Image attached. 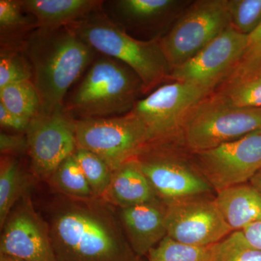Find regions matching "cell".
Returning a JSON list of instances; mask_svg holds the SVG:
<instances>
[{"mask_svg": "<svg viewBox=\"0 0 261 261\" xmlns=\"http://www.w3.org/2000/svg\"><path fill=\"white\" fill-rule=\"evenodd\" d=\"M166 226L168 238L197 247L213 246L233 231L206 196L166 205Z\"/></svg>", "mask_w": 261, "mask_h": 261, "instance_id": "cell-13", "label": "cell"}, {"mask_svg": "<svg viewBox=\"0 0 261 261\" xmlns=\"http://www.w3.org/2000/svg\"><path fill=\"white\" fill-rule=\"evenodd\" d=\"M32 70L21 48L1 47L0 89L18 82L32 81Z\"/></svg>", "mask_w": 261, "mask_h": 261, "instance_id": "cell-28", "label": "cell"}, {"mask_svg": "<svg viewBox=\"0 0 261 261\" xmlns=\"http://www.w3.org/2000/svg\"><path fill=\"white\" fill-rule=\"evenodd\" d=\"M27 178L18 160L2 155L0 164V226H4L13 207L27 194Z\"/></svg>", "mask_w": 261, "mask_h": 261, "instance_id": "cell-21", "label": "cell"}, {"mask_svg": "<svg viewBox=\"0 0 261 261\" xmlns=\"http://www.w3.org/2000/svg\"><path fill=\"white\" fill-rule=\"evenodd\" d=\"M247 36L230 25L186 63L171 70L170 80L193 84L212 92L236 68Z\"/></svg>", "mask_w": 261, "mask_h": 261, "instance_id": "cell-12", "label": "cell"}, {"mask_svg": "<svg viewBox=\"0 0 261 261\" xmlns=\"http://www.w3.org/2000/svg\"><path fill=\"white\" fill-rule=\"evenodd\" d=\"M158 198L145 175L135 161H130L113 171L112 180L102 199L121 209Z\"/></svg>", "mask_w": 261, "mask_h": 261, "instance_id": "cell-17", "label": "cell"}, {"mask_svg": "<svg viewBox=\"0 0 261 261\" xmlns=\"http://www.w3.org/2000/svg\"><path fill=\"white\" fill-rule=\"evenodd\" d=\"M36 29L35 19L23 11L20 0H0L1 47L21 48Z\"/></svg>", "mask_w": 261, "mask_h": 261, "instance_id": "cell-20", "label": "cell"}, {"mask_svg": "<svg viewBox=\"0 0 261 261\" xmlns=\"http://www.w3.org/2000/svg\"><path fill=\"white\" fill-rule=\"evenodd\" d=\"M100 198H62L48 223L58 261H142L119 217Z\"/></svg>", "mask_w": 261, "mask_h": 261, "instance_id": "cell-1", "label": "cell"}, {"mask_svg": "<svg viewBox=\"0 0 261 261\" xmlns=\"http://www.w3.org/2000/svg\"><path fill=\"white\" fill-rule=\"evenodd\" d=\"M178 2L174 0H116L104 2L102 10L123 30L147 28L169 14Z\"/></svg>", "mask_w": 261, "mask_h": 261, "instance_id": "cell-19", "label": "cell"}, {"mask_svg": "<svg viewBox=\"0 0 261 261\" xmlns=\"http://www.w3.org/2000/svg\"><path fill=\"white\" fill-rule=\"evenodd\" d=\"M68 27L97 53L129 67L142 81L145 94L170 80L171 68L160 45V38L137 39L111 20L102 9Z\"/></svg>", "mask_w": 261, "mask_h": 261, "instance_id": "cell-4", "label": "cell"}, {"mask_svg": "<svg viewBox=\"0 0 261 261\" xmlns=\"http://www.w3.org/2000/svg\"><path fill=\"white\" fill-rule=\"evenodd\" d=\"M212 92L186 82L171 81L136 103L130 112L144 123L152 142L172 140L192 108Z\"/></svg>", "mask_w": 261, "mask_h": 261, "instance_id": "cell-9", "label": "cell"}, {"mask_svg": "<svg viewBox=\"0 0 261 261\" xmlns=\"http://www.w3.org/2000/svg\"><path fill=\"white\" fill-rule=\"evenodd\" d=\"M213 261H261V250L252 246L242 231H233L213 246Z\"/></svg>", "mask_w": 261, "mask_h": 261, "instance_id": "cell-26", "label": "cell"}, {"mask_svg": "<svg viewBox=\"0 0 261 261\" xmlns=\"http://www.w3.org/2000/svg\"><path fill=\"white\" fill-rule=\"evenodd\" d=\"M144 93L142 81L129 67L110 57L95 58L65 98L73 120L111 118L129 113Z\"/></svg>", "mask_w": 261, "mask_h": 261, "instance_id": "cell-3", "label": "cell"}, {"mask_svg": "<svg viewBox=\"0 0 261 261\" xmlns=\"http://www.w3.org/2000/svg\"><path fill=\"white\" fill-rule=\"evenodd\" d=\"M29 123L30 122L25 121L10 112L2 103H0V125L2 128L15 132V133L25 134Z\"/></svg>", "mask_w": 261, "mask_h": 261, "instance_id": "cell-32", "label": "cell"}, {"mask_svg": "<svg viewBox=\"0 0 261 261\" xmlns=\"http://www.w3.org/2000/svg\"><path fill=\"white\" fill-rule=\"evenodd\" d=\"M28 143L25 134L0 133V152L2 155L13 156L27 152Z\"/></svg>", "mask_w": 261, "mask_h": 261, "instance_id": "cell-31", "label": "cell"}, {"mask_svg": "<svg viewBox=\"0 0 261 261\" xmlns=\"http://www.w3.org/2000/svg\"><path fill=\"white\" fill-rule=\"evenodd\" d=\"M21 49L32 68V82L46 112L63 106L70 89L97 53L68 27L34 29L23 41Z\"/></svg>", "mask_w": 261, "mask_h": 261, "instance_id": "cell-2", "label": "cell"}, {"mask_svg": "<svg viewBox=\"0 0 261 261\" xmlns=\"http://www.w3.org/2000/svg\"><path fill=\"white\" fill-rule=\"evenodd\" d=\"M1 229L0 254L25 261H58L49 225L27 194L13 207Z\"/></svg>", "mask_w": 261, "mask_h": 261, "instance_id": "cell-14", "label": "cell"}, {"mask_svg": "<svg viewBox=\"0 0 261 261\" xmlns=\"http://www.w3.org/2000/svg\"><path fill=\"white\" fill-rule=\"evenodd\" d=\"M261 73V23L247 35L246 47L236 68L224 86L238 83Z\"/></svg>", "mask_w": 261, "mask_h": 261, "instance_id": "cell-27", "label": "cell"}, {"mask_svg": "<svg viewBox=\"0 0 261 261\" xmlns=\"http://www.w3.org/2000/svg\"><path fill=\"white\" fill-rule=\"evenodd\" d=\"M213 246H192L166 236L150 250L147 261H213Z\"/></svg>", "mask_w": 261, "mask_h": 261, "instance_id": "cell-24", "label": "cell"}, {"mask_svg": "<svg viewBox=\"0 0 261 261\" xmlns=\"http://www.w3.org/2000/svg\"><path fill=\"white\" fill-rule=\"evenodd\" d=\"M99 0H21L22 8L35 19L37 28L69 27L102 9Z\"/></svg>", "mask_w": 261, "mask_h": 261, "instance_id": "cell-16", "label": "cell"}, {"mask_svg": "<svg viewBox=\"0 0 261 261\" xmlns=\"http://www.w3.org/2000/svg\"><path fill=\"white\" fill-rule=\"evenodd\" d=\"M218 93L235 106L261 108V73L243 82L223 86Z\"/></svg>", "mask_w": 261, "mask_h": 261, "instance_id": "cell-30", "label": "cell"}, {"mask_svg": "<svg viewBox=\"0 0 261 261\" xmlns=\"http://www.w3.org/2000/svg\"><path fill=\"white\" fill-rule=\"evenodd\" d=\"M74 125L78 147L97 154L113 171L132 161L152 142L144 123L132 112L111 118L74 120Z\"/></svg>", "mask_w": 261, "mask_h": 261, "instance_id": "cell-6", "label": "cell"}, {"mask_svg": "<svg viewBox=\"0 0 261 261\" xmlns=\"http://www.w3.org/2000/svg\"><path fill=\"white\" fill-rule=\"evenodd\" d=\"M132 161L166 205L214 190L197 168L173 150L168 141L149 142Z\"/></svg>", "mask_w": 261, "mask_h": 261, "instance_id": "cell-7", "label": "cell"}, {"mask_svg": "<svg viewBox=\"0 0 261 261\" xmlns=\"http://www.w3.org/2000/svg\"><path fill=\"white\" fill-rule=\"evenodd\" d=\"M261 129V108L235 106L211 94L192 108L182 123L184 143L194 154L238 140Z\"/></svg>", "mask_w": 261, "mask_h": 261, "instance_id": "cell-5", "label": "cell"}, {"mask_svg": "<svg viewBox=\"0 0 261 261\" xmlns=\"http://www.w3.org/2000/svg\"><path fill=\"white\" fill-rule=\"evenodd\" d=\"M248 243L261 250V220L242 230Z\"/></svg>", "mask_w": 261, "mask_h": 261, "instance_id": "cell-33", "label": "cell"}, {"mask_svg": "<svg viewBox=\"0 0 261 261\" xmlns=\"http://www.w3.org/2000/svg\"><path fill=\"white\" fill-rule=\"evenodd\" d=\"M73 156L80 165L94 197L102 199L112 180L113 171L97 154L78 147Z\"/></svg>", "mask_w": 261, "mask_h": 261, "instance_id": "cell-25", "label": "cell"}, {"mask_svg": "<svg viewBox=\"0 0 261 261\" xmlns=\"http://www.w3.org/2000/svg\"><path fill=\"white\" fill-rule=\"evenodd\" d=\"M230 25L249 35L261 23V0H228Z\"/></svg>", "mask_w": 261, "mask_h": 261, "instance_id": "cell-29", "label": "cell"}, {"mask_svg": "<svg viewBox=\"0 0 261 261\" xmlns=\"http://www.w3.org/2000/svg\"><path fill=\"white\" fill-rule=\"evenodd\" d=\"M250 185L261 194V170L250 179Z\"/></svg>", "mask_w": 261, "mask_h": 261, "instance_id": "cell-34", "label": "cell"}, {"mask_svg": "<svg viewBox=\"0 0 261 261\" xmlns=\"http://www.w3.org/2000/svg\"><path fill=\"white\" fill-rule=\"evenodd\" d=\"M119 213L128 243L139 257L147 256L167 236L166 205L159 198L121 208Z\"/></svg>", "mask_w": 261, "mask_h": 261, "instance_id": "cell-15", "label": "cell"}, {"mask_svg": "<svg viewBox=\"0 0 261 261\" xmlns=\"http://www.w3.org/2000/svg\"><path fill=\"white\" fill-rule=\"evenodd\" d=\"M49 180L57 191L66 197L79 199L95 197L73 154L61 163Z\"/></svg>", "mask_w": 261, "mask_h": 261, "instance_id": "cell-23", "label": "cell"}, {"mask_svg": "<svg viewBox=\"0 0 261 261\" xmlns=\"http://www.w3.org/2000/svg\"><path fill=\"white\" fill-rule=\"evenodd\" d=\"M0 103L10 112L29 122L42 111L41 98L31 80L0 89Z\"/></svg>", "mask_w": 261, "mask_h": 261, "instance_id": "cell-22", "label": "cell"}, {"mask_svg": "<svg viewBox=\"0 0 261 261\" xmlns=\"http://www.w3.org/2000/svg\"><path fill=\"white\" fill-rule=\"evenodd\" d=\"M229 27L228 0L193 3L170 32L159 39L171 72L193 58Z\"/></svg>", "mask_w": 261, "mask_h": 261, "instance_id": "cell-8", "label": "cell"}, {"mask_svg": "<svg viewBox=\"0 0 261 261\" xmlns=\"http://www.w3.org/2000/svg\"><path fill=\"white\" fill-rule=\"evenodd\" d=\"M31 168L34 176L49 179L56 168L78 148L74 120L59 106L41 111L29 123L27 132Z\"/></svg>", "mask_w": 261, "mask_h": 261, "instance_id": "cell-10", "label": "cell"}, {"mask_svg": "<svg viewBox=\"0 0 261 261\" xmlns=\"http://www.w3.org/2000/svg\"><path fill=\"white\" fill-rule=\"evenodd\" d=\"M0 261H25L20 260V259L15 258V257L8 256V255L0 254Z\"/></svg>", "mask_w": 261, "mask_h": 261, "instance_id": "cell-35", "label": "cell"}, {"mask_svg": "<svg viewBox=\"0 0 261 261\" xmlns=\"http://www.w3.org/2000/svg\"><path fill=\"white\" fill-rule=\"evenodd\" d=\"M195 154L197 169L215 191L246 184L261 170V129Z\"/></svg>", "mask_w": 261, "mask_h": 261, "instance_id": "cell-11", "label": "cell"}, {"mask_svg": "<svg viewBox=\"0 0 261 261\" xmlns=\"http://www.w3.org/2000/svg\"><path fill=\"white\" fill-rule=\"evenodd\" d=\"M215 202L233 231L261 220V194L251 185H236L217 192Z\"/></svg>", "mask_w": 261, "mask_h": 261, "instance_id": "cell-18", "label": "cell"}]
</instances>
